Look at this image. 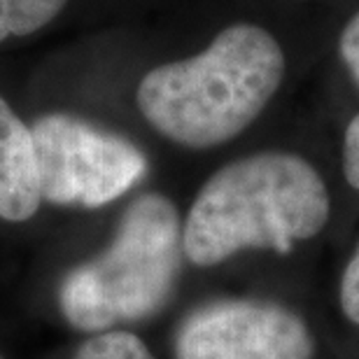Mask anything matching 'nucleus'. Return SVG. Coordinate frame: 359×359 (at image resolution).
Returning a JSON list of instances; mask_svg holds the SVG:
<instances>
[{
	"label": "nucleus",
	"instance_id": "1",
	"mask_svg": "<svg viewBox=\"0 0 359 359\" xmlns=\"http://www.w3.org/2000/svg\"><path fill=\"white\" fill-rule=\"evenodd\" d=\"M287 52L257 21L226 24L201 52L152 68L135 100L156 133L189 149H210L248 131L276 98Z\"/></svg>",
	"mask_w": 359,
	"mask_h": 359
},
{
	"label": "nucleus",
	"instance_id": "2",
	"mask_svg": "<svg viewBox=\"0 0 359 359\" xmlns=\"http://www.w3.org/2000/svg\"><path fill=\"white\" fill-rule=\"evenodd\" d=\"M332 196L306 156L264 149L205 180L182 224L184 257L196 266H217L243 250L292 252L294 243L325 231Z\"/></svg>",
	"mask_w": 359,
	"mask_h": 359
},
{
	"label": "nucleus",
	"instance_id": "3",
	"mask_svg": "<svg viewBox=\"0 0 359 359\" xmlns=\"http://www.w3.org/2000/svg\"><path fill=\"white\" fill-rule=\"evenodd\" d=\"M182 255L175 203L163 194H140L121 215L110 248L63 278V318L91 334L149 318L173 294Z\"/></svg>",
	"mask_w": 359,
	"mask_h": 359
},
{
	"label": "nucleus",
	"instance_id": "4",
	"mask_svg": "<svg viewBox=\"0 0 359 359\" xmlns=\"http://www.w3.org/2000/svg\"><path fill=\"white\" fill-rule=\"evenodd\" d=\"M31 133L42 201L54 205H107L147 173L138 145L73 114H45Z\"/></svg>",
	"mask_w": 359,
	"mask_h": 359
},
{
	"label": "nucleus",
	"instance_id": "5",
	"mask_svg": "<svg viewBox=\"0 0 359 359\" xmlns=\"http://www.w3.org/2000/svg\"><path fill=\"white\" fill-rule=\"evenodd\" d=\"M175 359H315V339L290 308L222 299L187 315L175 336Z\"/></svg>",
	"mask_w": 359,
	"mask_h": 359
},
{
	"label": "nucleus",
	"instance_id": "6",
	"mask_svg": "<svg viewBox=\"0 0 359 359\" xmlns=\"http://www.w3.org/2000/svg\"><path fill=\"white\" fill-rule=\"evenodd\" d=\"M42 201L33 133L0 98V217L24 222Z\"/></svg>",
	"mask_w": 359,
	"mask_h": 359
},
{
	"label": "nucleus",
	"instance_id": "7",
	"mask_svg": "<svg viewBox=\"0 0 359 359\" xmlns=\"http://www.w3.org/2000/svg\"><path fill=\"white\" fill-rule=\"evenodd\" d=\"M68 0H0V42L40 31L56 19Z\"/></svg>",
	"mask_w": 359,
	"mask_h": 359
},
{
	"label": "nucleus",
	"instance_id": "8",
	"mask_svg": "<svg viewBox=\"0 0 359 359\" xmlns=\"http://www.w3.org/2000/svg\"><path fill=\"white\" fill-rule=\"evenodd\" d=\"M75 359H154V355L135 334L103 332L84 343Z\"/></svg>",
	"mask_w": 359,
	"mask_h": 359
},
{
	"label": "nucleus",
	"instance_id": "9",
	"mask_svg": "<svg viewBox=\"0 0 359 359\" xmlns=\"http://www.w3.org/2000/svg\"><path fill=\"white\" fill-rule=\"evenodd\" d=\"M336 49H339L341 66L359 87V10L350 14V19L343 24L339 40H336Z\"/></svg>",
	"mask_w": 359,
	"mask_h": 359
},
{
	"label": "nucleus",
	"instance_id": "10",
	"mask_svg": "<svg viewBox=\"0 0 359 359\" xmlns=\"http://www.w3.org/2000/svg\"><path fill=\"white\" fill-rule=\"evenodd\" d=\"M339 301L343 315L359 325V245L355 248L353 257H350L346 271L341 276V287H339Z\"/></svg>",
	"mask_w": 359,
	"mask_h": 359
},
{
	"label": "nucleus",
	"instance_id": "11",
	"mask_svg": "<svg viewBox=\"0 0 359 359\" xmlns=\"http://www.w3.org/2000/svg\"><path fill=\"white\" fill-rule=\"evenodd\" d=\"M341 166L348 184L355 191H359V110L355 117L348 121L346 131H343L341 142Z\"/></svg>",
	"mask_w": 359,
	"mask_h": 359
},
{
	"label": "nucleus",
	"instance_id": "12",
	"mask_svg": "<svg viewBox=\"0 0 359 359\" xmlns=\"http://www.w3.org/2000/svg\"><path fill=\"white\" fill-rule=\"evenodd\" d=\"M0 359H3V357H0Z\"/></svg>",
	"mask_w": 359,
	"mask_h": 359
}]
</instances>
